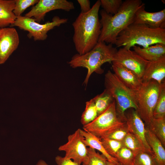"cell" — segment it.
Here are the masks:
<instances>
[{"mask_svg":"<svg viewBox=\"0 0 165 165\" xmlns=\"http://www.w3.org/2000/svg\"><path fill=\"white\" fill-rule=\"evenodd\" d=\"M125 125L126 123L121 120L117 116L114 101L93 121L83 126V129L101 140Z\"/></svg>","mask_w":165,"mask_h":165,"instance_id":"7","label":"cell"},{"mask_svg":"<svg viewBox=\"0 0 165 165\" xmlns=\"http://www.w3.org/2000/svg\"><path fill=\"white\" fill-rule=\"evenodd\" d=\"M36 165H49L45 161L42 160H39Z\"/></svg>","mask_w":165,"mask_h":165,"instance_id":"35","label":"cell"},{"mask_svg":"<svg viewBox=\"0 0 165 165\" xmlns=\"http://www.w3.org/2000/svg\"><path fill=\"white\" fill-rule=\"evenodd\" d=\"M81 10V13H86L91 9L90 2L89 0H78Z\"/></svg>","mask_w":165,"mask_h":165,"instance_id":"34","label":"cell"},{"mask_svg":"<svg viewBox=\"0 0 165 165\" xmlns=\"http://www.w3.org/2000/svg\"><path fill=\"white\" fill-rule=\"evenodd\" d=\"M107 160L102 154L95 149L87 147V155L83 165H107Z\"/></svg>","mask_w":165,"mask_h":165,"instance_id":"24","label":"cell"},{"mask_svg":"<svg viewBox=\"0 0 165 165\" xmlns=\"http://www.w3.org/2000/svg\"><path fill=\"white\" fill-rule=\"evenodd\" d=\"M100 6V0H97L89 11L80 13L72 24L73 41L79 54L90 51L98 42L101 28L99 16Z\"/></svg>","mask_w":165,"mask_h":165,"instance_id":"1","label":"cell"},{"mask_svg":"<svg viewBox=\"0 0 165 165\" xmlns=\"http://www.w3.org/2000/svg\"><path fill=\"white\" fill-rule=\"evenodd\" d=\"M80 132L84 137L83 142L86 147L99 151L108 161L120 165L116 158L111 156L107 153L100 139L83 130L80 129Z\"/></svg>","mask_w":165,"mask_h":165,"instance_id":"20","label":"cell"},{"mask_svg":"<svg viewBox=\"0 0 165 165\" xmlns=\"http://www.w3.org/2000/svg\"><path fill=\"white\" fill-rule=\"evenodd\" d=\"M117 50L112 44L98 42L92 49L85 54L74 55L68 64L73 68L83 67L87 69L84 81V85H87L92 73L95 72L101 74L103 72L102 65L106 62L111 63Z\"/></svg>","mask_w":165,"mask_h":165,"instance_id":"4","label":"cell"},{"mask_svg":"<svg viewBox=\"0 0 165 165\" xmlns=\"http://www.w3.org/2000/svg\"><path fill=\"white\" fill-rule=\"evenodd\" d=\"M153 80L142 82L139 90L137 91V112L145 123L148 126L153 118V112L163 87Z\"/></svg>","mask_w":165,"mask_h":165,"instance_id":"6","label":"cell"},{"mask_svg":"<svg viewBox=\"0 0 165 165\" xmlns=\"http://www.w3.org/2000/svg\"><path fill=\"white\" fill-rule=\"evenodd\" d=\"M128 133L125 125L115 130L106 138L122 142Z\"/></svg>","mask_w":165,"mask_h":165,"instance_id":"32","label":"cell"},{"mask_svg":"<svg viewBox=\"0 0 165 165\" xmlns=\"http://www.w3.org/2000/svg\"><path fill=\"white\" fill-rule=\"evenodd\" d=\"M105 89L114 99L118 117L125 122L126 111L130 108L138 109L137 91L127 87L110 70L105 75Z\"/></svg>","mask_w":165,"mask_h":165,"instance_id":"5","label":"cell"},{"mask_svg":"<svg viewBox=\"0 0 165 165\" xmlns=\"http://www.w3.org/2000/svg\"><path fill=\"white\" fill-rule=\"evenodd\" d=\"M98 116L97 111L93 99L87 101L81 116V122L83 126L93 121Z\"/></svg>","mask_w":165,"mask_h":165,"instance_id":"23","label":"cell"},{"mask_svg":"<svg viewBox=\"0 0 165 165\" xmlns=\"http://www.w3.org/2000/svg\"><path fill=\"white\" fill-rule=\"evenodd\" d=\"M101 6L107 13L114 15L120 9L123 1L122 0H101Z\"/></svg>","mask_w":165,"mask_h":165,"instance_id":"30","label":"cell"},{"mask_svg":"<svg viewBox=\"0 0 165 165\" xmlns=\"http://www.w3.org/2000/svg\"><path fill=\"white\" fill-rule=\"evenodd\" d=\"M149 62L134 51L123 47L117 50L112 63L123 66L132 71L141 80Z\"/></svg>","mask_w":165,"mask_h":165,"instance_id":"9","label":"cell"},{"mask_svg":"<svg viewBox=\"0 0 165 165\" xmlns=\"http://www.w3.org/2000/svg\"><path fill=\"white\" fill-rule=\"evenodd\" d=\"M55 161L57 165H79L71 160L66 159L64 157L59 156L56 157Z\"/></svg>","mask_w":165,"mask_h":165,"instance_id":"33","label":"cell"},{"mask_svg":"<svg viewBox=\"0 0 165 165\" xmlns=\"http://www.w3.org/2000/svg\"><path fill=\"white\" fill-rule=\"evenodd\" d=\"M83 139L80 129H78L68 136L67 142L61 145L58 150L65 152V158L71 160L80 165L86 160L87 155V147Z\"/></svg>","mask_w":165,"mask_h":165,"instance_id":"10","label":"cell"},{"mask_svg":"<svg viewBox=\"0 0 165 165\" xmlns=\"http://www.w3.org/2000/svg\"><path fill=\"white\" fill-rule=\"evenodd\" d=\"M131 109L127 114L125 113L126 127L129 132L138 140L145 151L153 154L146 140V129L143 121L136 110L133 108Z\"/></svg>","mask_w":165,"mask_h":165,"instance_id":"12","label":"cell"},{"mask_svg":"<svg viewBox=\"0 0 165 165\" xmlns=\"http://www.w3.org/2000/svg\"><path fill=\"white\" fill-rule=\"evenodd\" d=\"M153 118H165V85L160 91L153 112Z\"/></svg>","mask_w":165,"mask_h":165,"instance_id":"28","label":"cell"},{"mask_svg":"<svg viewBox=\"0 0 165 165\" xmlns=\"http://www.w3.org/2000/svg\"><path fill=\"white\" fill-rule=\"evenodd\" d=\"M133 165H158V164L152 154L145 151H143L135 155Z\"/></svg>","mask_w":165,"mask_h":165,"instance_id":"29","label":"cell"},{"mask_svg":"<svg viewBox=\"0 0 165 165\" xmlns=\"http://www.w3.org/2000/svg\"><path fill=\"white\" fill-rule=\"evenodd\" d=\"M142 3L141 0H126L114 15L101 10V28L98 42L115 44L119 34L134 23L135 14Z\"/></svg>","mask_w":165,"mask_h":165,"instance_id":"2","label":"cell"},{"mask_svg":"<svg viewBox=\"0 0 165 165\" xmlns=\"http://www.w3.org/2000/svg\"><path fill=\"white\" fill-rule=\"evenodd\" d=\"M68 21L66 18H61L58 16H54L51 22L48 21L41 24L35 21L32 17L25 16L16 17L12 25L28 32L29 38H33L35 41H44L46 39L47 33L55 27L66 23Z\"/></svg>","mask_w":165,"mask_h":165,"instance_id":"8","label":"cell"},{"mask_svg":"<svg viewBox=\"0 0 165 165\" xmlns=\"http://www.w3.org/2000/svg\"><path fill=\"white\" fill-rule=\"evenodd\" d=\"M157 43L165 44V28L133 23L119 34L115 44L130 49L136 45L146 48Z\"/></svg>","mask_w":165,"mask_h":165,"instance_id":"3","label":"cell"},{"mask_svg":"<svg viewBox=\"0 0 165 165\" xmlns=\"http://www.w3.org/2000/svg\"><path fill=\"white\" fill-rule=\"evenodd\" d=\"M74 8L73 3L66 0H39L24 16L32 17L39 23L44 20L46 13L50 11L61 9L68 12Z\"/></svg>","mask_w":165,"mask_h":165,"instance_id":"11","label":"cell"},{"mask_svg":"<svg viewBox=\"0 0 165 165\" xmlns=\"http://www.w3.org/2000/svg\"><path fill=\"white\" fill-rule=\"evenodd\" d=\"M92 99L97 109L98 116L106 110L115 101L110 93L106 89Z\"/></svg>","mask_w":165,"mask_h":165,"instance_id":"21","label":"cell"},{"mask_svg":"<svg viewBox=\"0 0 165 165\" xmlns=\"http://www.w3.org/2000/svg\"><path fill=\"white\" fill-rule=\"evenodd\" d=\"M135 155L130 149L123 146L115 157L121 165H133Z\"/></svg>","mask_w":165,"mask_h":165,"instance_id":"25","label":"cell"},{"mask_svg":"<svg viewBox=\"0 0 165 165\" xmlns=\"http://www.w3.org/2000/svg\"><path fill=\"white\" fill-rule=\"evenodd\" d=\"M146 138L158 165H165V150L160 140L146 127Z\"/></svg>","mask_w":165,"mask_h":165,"instance_id":"18","label":"cell"},{"mask_svg":"<svg viewBox=\"0 0 165 165\" xmlns=\"http://www.w3.org/2000/svg\"><path fill=\"white\" fill-rule=\"evenodd\" d=\"M165 58L149 61L142 78V82L153 80L161 84L165 82Z\"/></svg>","mask_w":165,"mask_h":165,"instance_id":"16","label":"cell"},{"mask_svg":"<svg viewBox=\"0 0 165 165\" xmlns=\"http://www.w3.org/2000/svg\"><path fill=\"white\" fill-rule=\"evenodd\" d=\"M19 42V35L15 28H2L0 35V64L5 63L17 49Z\"/></svg>","mask_w":165,"mask_h":165,"instance_id":"13","label":"cell"},{"mask_svg":"<svg viewBox=\"0 0 165 165\" xmlns=\"http://www.w3.org/2000/svg\"><path fill=\"white\" fill-rule=\"evenodd\" d=\"M1 30H2V29L0 28V35H1Z\"/></svg>","mask_w":165,"mask_h":165,"instance_id":"37","label":"cell"},{"mask_svg":"<svg viewBox=\"0 0 165 165\" xmlns=\"http://www.w3.org/2000/svg\"><path fill=\"white\" fill-rule=\"evenodd\" d=\"M15 0H0V28L14 23L16 17L13 12Z\"/></svg>","mask_w":165,"mask_h":165,"instance_id":"19","label":"cell"},{"mask_svg":"<svg viewBox=\"0 0 165 165\" xmlns=\"http://www.w3.org/2000/svg\"><path fill=\"white\" fill-rule=\"evenodd\" d=\"M149 129L160 140L164 147L165 146V118H153L149 125Z\"/></svg>","mask_w":165,"mask_h":165,"instance_id":"22","label":"cell"},{"mask_svg":"<svg viewBox=\"0 0 165 165\" xmlns=\"http://www.w3.org/2000/svg\"><path fill=\"white\" fill-rule=\"evenodd\" d=\"M112 68L116 76L127 87L136 91L139 90L142 81L133 72L117 64H112Z\"/></svg>","mask_w":165,"mask_h":165,"instance_id":"15","label":"cell"},{"mask_svg":"<svg viewBox=\"0 0 165 165\" xmlns=\"http://www.w3.org/2000/svg\"><path fill=\"white\" fill-rule=\"evenodd\" d=\"M122 142L123 146L130 149L135 155L141 152L145 151L138 140L129 132Z\"/></svg>","mask_w":165,"mask_h":165,"instance_id":"26","label":"cell"},{"mask_svg":"<svg viewBox=\"0 0 165 165\" xmlns=\"http://www.w3.org/2000/svg\"><path fill=\"white\" fill-rule=\"evenodd\" d=\"M14 7L13 12L16 17L21 16L28 7L36 4L38 0H15Z\"/></svg>","mask_w":165,"mask_h":165,"instance_id":"31","label":"cell"},{"mask_svg":"<svg viewBox=\"0 0 165 165\" xmlns=\"http://www.w3.org/2000/svg\"><path fill=\"white\" fill-rule=\"evenodd\" d=\"M101 140L107 153L114 158L119 150L123 146L122 141L106 138L102 139Z\"/></svg>","mask_w":165,"mask_h":165,"instance_id":"27","label":"cell"},{"mask_svg":"<svg viewBox=\"0 0 165 165\" xmlns=\"http://www.w3.org/2000/svg\"><path fill=\"white\" fill-rule=\"evenodd\" d=\"M107 165H121L119 164H116L112 162H111L108 161H107Z\"/></svg>","mask_w":165,"mask_h":165,"instance_id":"36","label":"cell"},{"mask_svg":"<svg viewBox=\"0 0 165 165\" xmlns=\"http://www.w3.org/2000/svg\"><path fill=\"white\" fill-rule=\"evenodd\" d=\"M134 51L145 60L152 62L165 58V44L157 43L146 48L137 46Z\"/></svg>","mask_w":165,"mask_h":165,"instance_id":"17","label":"cell"},{"mask_svg":"<svg viewBox=\"0 0 165 165\" xmlns=\"http://www.w3.org/2000/svg\"><path fill=\"white\" fill-rule=\"evenodd\" d=\"M133 23L145 24L154 28H165V9L157 12H148L143 3L135 14Z\"/></svg>","mask_w":165,"mask_h":165,"instance_id":"14","label":"cell"}]
</instances>
